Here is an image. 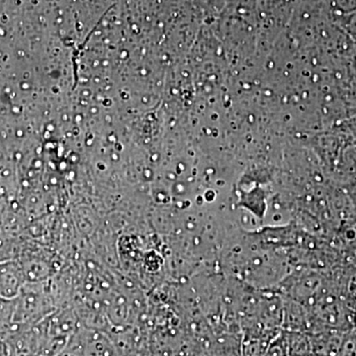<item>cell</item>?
I'll list each match as a JSON object with an SVG mask.
<instances>
[{
    "label": "cell",
    "instance_id": "1",
    "mask_svg": "<svg viewBox=\"0 0 356 356\" xmlns=\"http://www.w3.org/2000/svg\"><path fill=\"white\" fill-rule=\"evenodd\" d=\"M24 280L20 264L13 261L0 264V296L7 300L16 298L24 286Z\"/></svg>",
    "mask_w": 356,
    "mask_h": 356
},
{
    "label": "cell",
    "instance_id": "2",
    "mask_svg": "<svg viewBox=\"0 0 356 356\" xmlns=\"http://www.w3.org/2000/svg\"><path fill=\"white\" fill-rule=\"evenodd\" d=\"M83 356H118L111 341L100 332L81 330Z\"/></svg>",
    "mask_w": 356,
    "mask_h": 356
},
{
    "label": "cell",
    "instance_id": "4",
    "mask_svg": "<svg viewBox=\"0 0 356 356\" xmlns=\"http://www.w3.org/2000/svg\"><path fill=\"white\" fill-rule=\"evenodd\" d=\"M37 356H44V355H37Z\"/></svg>",
    "mask_w": 356,
    "mask_h": 356
},
{
    "label": "cell",
    "instance_id": "3",
    "mask_svg": "<svg viewBox=\"0 0 356 356\" xmlns=\"http://www.w3.org/2000/svg\"><path fill=\"white\" fill-rule=\"evenodd\" d=\"M0 356H9L8 348L4 341H0Z\"/></svg>",
    "mask_w": 356,
    "mask_h": 356
}]
</instances>
